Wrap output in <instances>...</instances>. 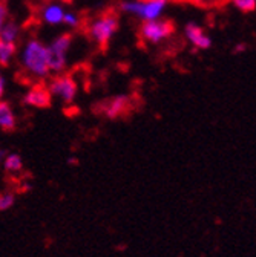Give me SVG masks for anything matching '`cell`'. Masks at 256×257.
<instances>
[{
  "label": "cell",
  "instance_id": "9",
  "mask_svg": "<svg viewBox=\"0 0 256 257\" xmlns=\"http://www.w3.org/2000/svg\"><path fill=\"white\" fill-rule=\"evenodd\" d=\"M131 107V98L129 95H115L111 100H108L103 106H102V113L109 118V119H117L120 116H123Z\"/></svg>",
  "mask_w": 256,
  "mask_h": 257
},
{
  "label": "cell",
  "instance_id": "12",
  "mask_svg": "<svg viewBox=\"0 0 256 257\" xmlns=\"http://www.w3.org/2000/svg\"><path fill=\"white\" fill-rule=\"evenodd\" d=\"M20 39V25L17 22L8 20L0 29V40L8 43H17Z\"/></svg>",
  "mask_w": 256,
  "mask_h": 257
},
{
  "label": "cell",
  "instance_id": "8",
  "mask_svg": "<svg viewBox=\"0 0 256 257\" xmlns=\"http://www.w3.org/2000/svg\"><path fill=\"white\" fill-rule=\"evenodd\" d=\"M184 36L187 42L198 51H206L212 46V39L207 32L195 22H190L184 28Z\"/></svg>",
  "mask_w": 256,
  "mask_h": 257
},
{
  "label": "cell",
  "instance_id": "4",
  "mask_svg": "<svg viewBox=\"0 0 256 257\" xmlns=\"http://www.w3.org/2000/svg\"><path fill=\"white\" fill-rule=\"evenodd\" d=\"M118 26H120V22H118L117 14L115 13H105L89 23L88 34L95 45L106 46L114 39V36L117 34Z\"/></svg>",
  "mask_w": 256,
  "mask_h": 257
},
{
  "label": "cell",
  "instance_id": "20",
  "mask_svg": "<svg viewBox=\"0 0 256 257\" xmlns=\"http://www.w3.org/2000/svg\"><path fill=\"white\" fill-rule=\"evenodd\" d=\"M245 49H247V45H245V43H238V45L233 48V52H235V54H242Z\"/></svg>",
  "mask_w": 256,
  "mask_h": 257
},
{
  "label": "cell",
  "instance_id": "16",
  "mask_svg": "<svg viewBox=\"0 0 256 257\" xmlns=\"http://www.w3.org/2000/svg\"><path fill=\"white\" fill-rule=\"evenodd\" d=\"M16 204V196L13 193H0V211H7Z\"/></svg>",
  "mask_w": 256,
  "mask_h": 257
},
{
  "label": "cell",
  "instance_id": "13",
  "mask_svg": "<svg viewBox=\"0 0 256 257\" xmlns=\"http://www.w3.org/2000/svg\"><path fill=\"white\" fill-rule=\"evenodd\" d=\"M2 166L8 173H19L23 169V159L19 153H7Z\"/></svg>",
  "mask_w": 256,
  "mask_h": 257
},
{
  "label": "cell",
  "instance_id": "19",
  "mask_svg": "<svg viewBox=\"0 0 256 257\" xmlns=\"http://www.w3.org/2000/svg\"><path fill=\"white\" fill-rule=\"evenodd\" d=\"M5 92H7V78L2 74H0V100L4 98Z\"/></svg>",
  "mask_w": 256,
  "mask_h": 257
},
{
  "label": "cell",
  "instance_id": "21",
  "mask_svg": "<svg viewBox=\"0 0 256 257\" xmlns=\"http://www.w3.org/2000/svg\"><path fill=\"white\" fill-rule=\"evenodd\" d=\"M7 150L5 149H0V164H2L4 163V159H5V156H7Z\"/></svg>",
  "mask_w": 256,
  "mask_h": 257
},
{
  "label": "cell",
  "instance_id": "7",
  "mask_svg": "<svg viewBox=\"0 0 256 257\" xmlns=\"http://www.w3.org/2000/svg\"><path fill=\"white\" fill-rule=\"evenodd\" d=\"M51 93L48 87L42 83H37L34 86H31L26 93L23 95V104L28 107H34V109H45L51 104Z\"/></svg>",
  "mask_w": 256,
  "mask_h": 257
},
{
  "label": "cell",
  "instance_id": "15",
  "mask_svg": "<svg viewBox=\"0 0 256 257\" xmlns=\"http://www.w3.org/2000/svg\"><path fill=\"white\" fill-rule=\"evenodd\" d=\"M63 25H66L68 28L71 29H75L80 26L81 20H80V16L74 11H65V16H63Z\"/></svg>",
  "mask_w": 256,
  "mask_h": 257
},
{
  "label": "cell",
  "instance_id": "6",
  "mask_svg": "<svg viewBox=\"0 0 256 257\" xmlns=\"http://www.w3.org/2000/svg\"><path fill=\"white\" fill-rule=\"evenodd\" d=\"M175 31V26L170 20L166 19H155L149 22H143L140 28L141 39L149 45H159L166 42Z\"/></svg>",
  "mask_w": 256,
  "mask_h": 257
},
{
  "label": "cell",
  "instance_id": "10",
  "mask_svg": "<svg viewBox=\"0 0 256 257\" xmlns=\"http://www.w3.org/2000/svg\"><path fill=\"white\" fill-rule=\"evenodd\" d=\"M65 7L61 4L55 2V0H51L46 5H43L42 11H40V19L43 23L49 25V26H58L63 22V16H65Z\"/></svg>",
  "mask_w": 256,
  "mask_h": 257
},
{
  "label": "cell",
  "instance_id": "2",
  "mask_svg": "<svg viewBox=\"0 0 256 257\" xmlns=\"http://www.w3.org/2000/svg\"><path fill=\"white\" fill-rule=\"evenodd\" d=\"M169 0H124L120 5V10L124 14L137 17L143 22L155 20L163 17Z\"/></svg>",
  "mask_w": 256,
  "mask_h": 257
},
{
  "label": "cell",
  "instance_id": "18",
  "mask_svg": "<svg viewBox=\"0 0 256 257\" xmlns=\"http://www.w3.org/2000/svg\"><path fill=\"white\" fill-rule=\"evenodd\" d=\"M10 20V11H8V7L4 0H0V29L2 26Z\"/></svg>",
  "mask_w": 256,
  "mask_h": 257
},
{
  "label": "cell",
  "instance_id": "17",
  "mask_svg": "<svg viewBox=\"0 0 256 257\" xmlns=\"http://www.w3.org/2000/svg\"><path fill=\"white\" fill-rule=\"evenodd\" d=\"M236 10L242 13H253L256 8V0H232Z\"/></svg>",
  "mask_w": 256,
  "mask_h": 257
},
{
  "label": "cell",
  "instance_id": "1",
  "mask_svg": "<svg viewBox=\"0 0 256 257\" xmlns=\"http://www.w3.org/2000/svg\"><path fill=\"white\" fill-rule=\"evenodd\" d=\"M19 61L25 74L33 80L43 81L51 75L48 64V49L46 45L39 39H29L23 45L19 54Z\"/></svg>",
  "mask_w": 256,
  "mask_h": 257
},
{
  "label": "cell",
  "instance_id": "11",
  "mask_svg": "<svg viewBox=\"0 0 256 257\" xmlns=\"http://www.w3.org/2000/svg\"><path fill=\"white\" fill-rule=\"evenodd\" d=\"M17 125V118L13 106L8 101L0 100V131L13 132Z\"/></svg>",
  "mask_w": 256,
  "mask_h": 257
},
{
  "label": "cell",
  "instance_id": "3",
  "mask_svg": "<svg viewBox=\"0 0 256 257\" xmlns=\"http://www.w3.org/2000/svg\"><path fill=\"white\" fill-rule=\"evenodd\" d=\"M72 48V36L71 34H60L49 45H46L48 49V64L49 72L57 75L63 74L68 66V55Z\"/></svg>",
  "mask_w": 256,
  "mask_h": 257
},
{
  "label": "cell",
  "instance_id": "14",
  "mask_svg": "<svg viewBox=\"0 0 256 257\" xmlns=\"http://www.w3.org/2000/svg\"><path fill=\"white\" fill-rule=\"evenodd\" d=\"M17 52L16 43H8L0 40V64L2 66H10L11 61L14 60Z\"/></svg>",
  "mask_w": 256,
  "mask_h": 257
},
{
  "label": "cell",
  "instance_id": "22",
  "mask_svg": "<svg viewBox=\"0 0 256 257\" xmlns=\"http://www.w3.org/2000/svg\"><path fill=\"white\" fill-rule=\"evenodd\" d=\"M69 164H78V159H75V158H69Z\"/></svg>",
  "mask_w": 256,
  "mask_h": 257
},
{
  "label": "cell",
  "instance_id": "5",
  "mask_svg": "<svg viewBox=\"0 0 256 257\" xmlns=\"http://www.w3.org/2000/svg\"><path fill=\"white\" fill-rule=\"evenodd\" d=\"M48 90L51 93V98H55L57 101L63 104H71L78 95V84L77 81L66 74H57L52 77L48 83Z\"/></svg>",
  "mask_w": 256,
  "mask_h": 257
}]
</instances>
